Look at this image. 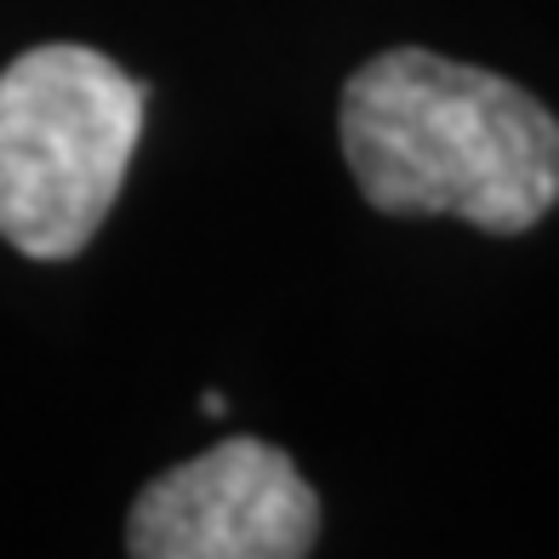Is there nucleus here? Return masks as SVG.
Here are the masks:
<instances>
[{
	"label": "nucleus",
	"mask_w": 559,
	"mask_h": 559,
	"mask_svg": "<svg viewBox=\"0 0 559 559\" xmlns=\"http://www.w3.org/2000/svg\"><path fill=\"white\" fill-rule=\"evenodd\" d=\"M343 155L389 217L525 235L559 206V120L491 69L400 46L348 74Z\"/></svg>",
	"instance_id": "1"
},
{
	"label": "nucleus",
	"mask_w": 559,
	"mask_h": 559,
	"mask_svg": "<svg viewBox=\"0 0 559 559\" xmlns=\"http://www.w3.org/2000/svg\"><path fill=\"white\" fill-rule=\"evenodd\" d=\"M314 537L309 479L263 440H223L148 479L126 525L138 559H302Z\"/></svg>",
	"instance_id": "3"
},
{
	"label": "nucleus",
	"mask_w": 559,
	"mask_h": 559,
	"mask_svg": "<svg viewBox=\"0 0 559 559\" xmlns=\"http://www.w3.org/2000/svg\"><path fill=\"white\" fill-rule=\"evenodd\" d=\"M143 81L92 46H35L0 74V240L35 263L86 251L143 138Z\"/></svg>",
	"instance_id": "2"
}]
</instances>
